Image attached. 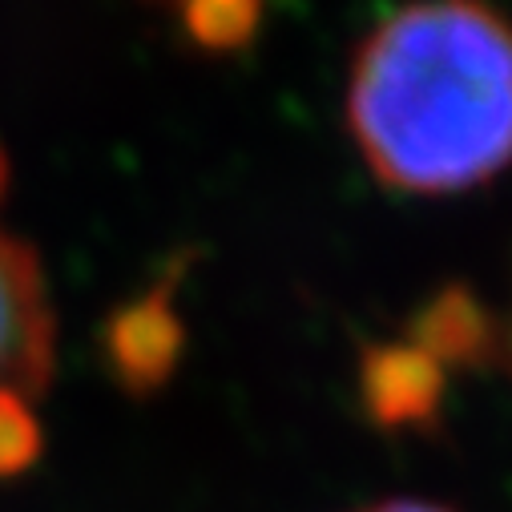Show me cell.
<instances>
[{
	"instance_id": "3",
	"label": "cell",
	"mask_w": 512,
	"mask_h": 512,
	"mask_svg": "<svg viewBox=\"0 0 512 512\" xmlns=\"http://www.w3.org/2000/svg\"><path fill=\"white\" fill-rule=\"evenodd\" d=\"M182 343H186V327L174 307L170 283H158L138 299L121 303L101 331L105 363L117 379V388H125L130 396H150L166 388V379L182 359Z\"/></svg>"
},
{
	"instance_id": "8",
	"label": "cell",
	"mask_w": 512,
	"mask_h": 512,
	"mask_svg": "<svg viewBox=\"0 0 512 512\" xmlns=\"http://www.w3.org/2000/svg\"><path fill=\"white\" fill-rule=\"evenodd\" d=\"M5 186H9V158L0 150V194H5Z\"/></svg>"
},
{
	"instance_id": "5",
	"label": "cell",
	"mask_w": 512,
	"mask_h": 512,
	"mask_svg": "<svg viewBox=\"0 0 512 512\" xmlns=\"http://www.w3.org/2000/svg\"><path fill=\"white\" fill-rule=\"evenodd\" d=\"M263 9L254 0H202L182 9V29L206 49H238L259 33Z\"/></svg>"
},
{
	"instance_id": "7",
	"label": "cell",
	"mask_w": 512,
	"mask_h": 512,
	"mask_svg": "<svg viewBox=\"0 0 512 512\" xmlns=\"http://www.w3.org/2000/svg\"><path fill=\"white\" fill-rule=\"evenodd\" d=\"M367 512H444L436 504H424V500H388V504H375Z\"/></svg>"
},
{
	"instance_id": "4",
	"label": "cell",
	"mask_w": 512,
	"mask_h": 512,
	"mask_svg": "<svg viewBox=\"0 0 512 512\" xmlns=\"http://www.w3.org/2000/svg\"><path fill=\"white\" fill-rule=\"evenodd\" d=\"M363 392L367 408L383 424L416 420L432 408L436 396V375L424 355L404 351V347H379L363 363Z\"/></svg>"
},
{
	"instance_id": "1",
	"label": "cell",
	"mask_w": 512,
	"mask_h": 512,
	"mask_svg": "<svg viewBox=\"0 0 512 512\" xmlns=\"http://www.w3.org/2000/svg\"><path fill=\"white\" fill-rule=\"evenodd\" d=\"M347 121L400 190H456L512 158V29L480 5H412L351 65Z\"/></svg>"
},
{
	"instance_id": "6",
	"label": "cell",
	"mask_w": 512,
	"mask_h": 512,
	"mask_svg": "<svg viewBox=\"0 0 512 512\" xmlns=\"http://www.w3.org/2000/svg\"><path fill=\"white\" fill-rule=\"evenodd\" d=\"M41 456V424L25 396L0 388V476L25 472Z\"/></svg>"
},
{
	"instance_id": "2",
	"label": "cell",
	"mask_w": 512,
	"mask_h": 512,
	"mask_svg": "<svg viewBox=\"0 0 512 512\" xmlns=\"http://www.w3.org/2000/svg\"><path fill=\"white\" fill-rule=\"evenodd\" d=\"M53 375V311L29 242L0 230V388L37 396Z\"/></svg>"
}]
</instances>
